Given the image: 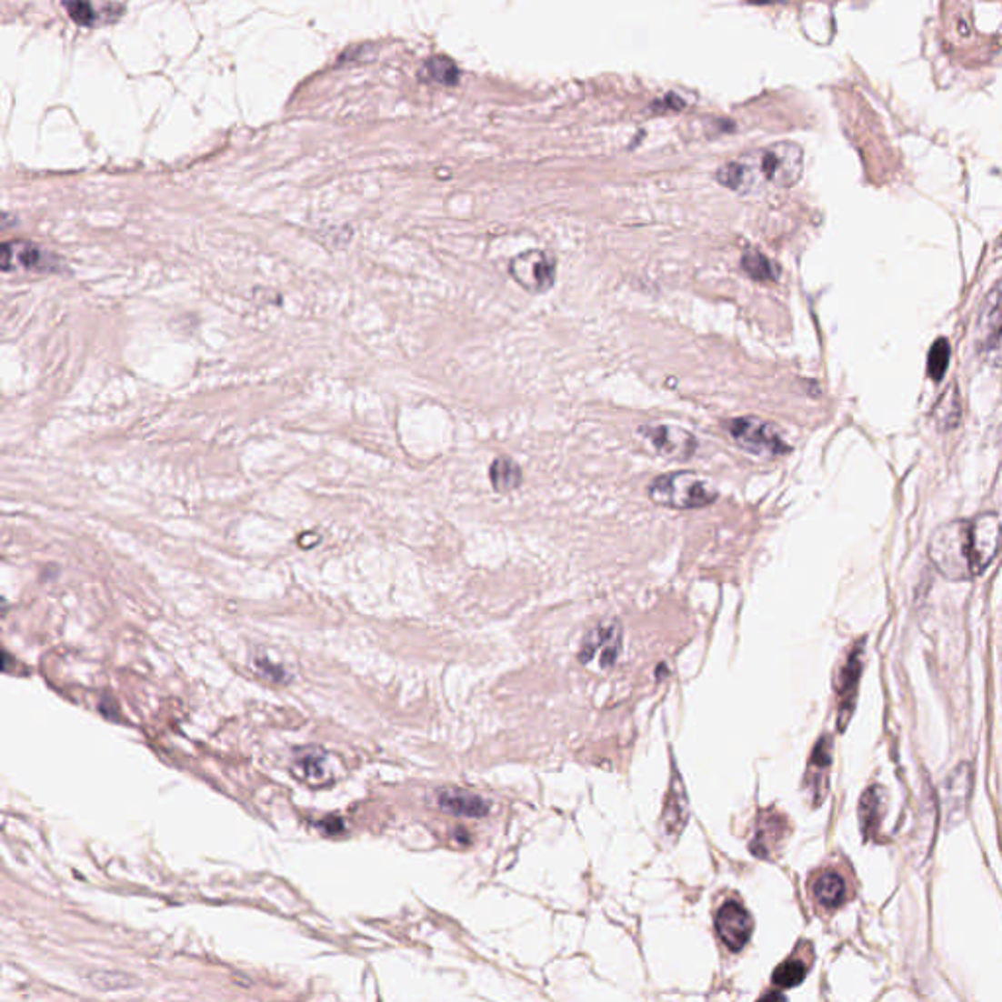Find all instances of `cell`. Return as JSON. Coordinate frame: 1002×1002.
<instances>
[{
	"instance_id": "9",
	"label": "cell",
	"mask_w": 1002,
	"mask_h": 1002,
	"mask_svg": "<svg viewBox=\"0 0 1002 1002\" xmlns=\"http://www.w3.org/2000/svg\"><path fill=\"white\" fill-rule=\"evenodd\" d=\"M715 928L728 949L740 952L752 937L754 920L750 912L738 901H728L718 908L715 917Z\"/></svg>"
},
{
	"instance_id": "25",
	"label": "cell",
	"mask_w": 1002,
	"mask_h": 1002,
	"mask_svg": "<svg viewBox=\"0 0 1002 1002\" xmlns=\"http://www.w3.org/2000/svg\"><path fill=\"white\" fill-rule=\"evenodd\" d=\"M998 247H1000V251H1002V239H1000V245H998Z\"/></svg>"
},
{
	"instance_id": "14",
	"label": "cell",
	"mask_w": 1002,
	"mask_h": 1002,
	"mask_svg": "<svg viewBox=\"0 0 1002 1002\" xmlns=\"http://www.w3.org/2000/svg\"><path fill=\"white\" fill-rule=\"evenodd\" d=\"M439 807L445 813H451L455 817H468V818H484L490 813L492 805L480 795H474L468 791H443L439 795Z\"/></svg>"
},
{
	"instance_id": "20",
	"label": "cell",
	"mask_w": 1002,
	"mask_h": 1002,
	"mask_svg": "<svg viewBox=\"0 0 1002 1002\" xmlns=\"http://www.w3.org/2000/svg\"><path fill=\"white\" fill-rule=\"evenodd\" d=\"M934 416L944 429H952V427L957 426L959 417H961V404H959L957 388H949L944 394L942 400L937 402V406H936Z\"/></svg>"
},
{
	"instance_id": "16",
	"label": "cell",
	"mask_w": 1002,
	"mask_h": 1002,
	"mask_svg": "<svg viewBox=\"0 0 1002 1002\" xmlns=\"http://www.w3.org/2000/svg\"><path fill=\"white\" fill-rule=\"evenodd\" d=\"M817 903L825 908H838L846 898V883L838 873H822L813 883Z\"/></svg>"
},
{
	"instance_id": "17",
	"label": "cell",
	"mask_w": 1002,
	"mask_h": 1002,
	"mask_svg": "<svg viewBox=\"0 0 1002 1002\" xmlns=\"http://www.w3.org/2000/svg\"><path fill=\"white\" fill-rule=\"evenodd\" d=\"M885 799H887V793H885L883 787L876 786V787H869L864 793L862 801H859V818H862V827L866 834L879 828V822L885 811Z\"/></svg>"
},
{
	"instance_id": "6",
	"label": "cell",
	"mask_w": 1002,
	"mask_h": 1002,
	"mask_svg": "<svg viewBox=\"0 0 1002 1002\" xmlns=\"http://www.w3.org/2000/svg\"><path fill=\"white\" fill-rule=\"evenodd\" d=\"M975 343L985 358L1002 363V280L983 300L975 324Z\"/></svg>"
},
{
	"instance_id": "21",
	"label": "cell",
	"mask_w": 1002,
	"mask_h": 1002,
	"mask_svg": "<svg viewBox=\"0 0 1002 1002\" xmlns=\"http://www.w3.org/2000/svg\"><path fill=\"white\" fill-rule=\"evenodd\" d=\"M807 977V966L801 959L789 957L781 963V966L774 971V985L777 988H793Z\"/></svg>"
},
{
	"instance_id": "13",
	"label": "cell",
	"mask_w": 1002,
	"mask_h": 1002,
	"mask_svg": "<svg viewBox=\"0 0 1002 1002\" xmlns=\"http://www.w3.org/2000/svg\"><path fill=\"white\" fill-rule=\"evenodd\" d=\"M687 817H689L687 793L684 787V781L679 779L677 772H674L670 791H667V799L662 813V830L666 837H677V834L684 830Z\"/></svg>"
},
{
	"instance_id": "19",
	"label": "cell",
	"mask_w": 1002,
	"mask_h": 1002,
	"mask_svg": "<svg viewBox=\"0 0 1002 1002\" xmlns=\"http://www.w3.org/2000/svg\"><path fill=\"white\" fill-rule=\"evenodd\" d=\"M740 265H742L744 271L748 273V276L752 280H757V282L776 280L779 276V266L769 261L764 253L756 251V249H748L746 253H744Z\"/></svg>"
},
{
	"instance_id": "10",
	"label": "cell",
	"mask_w": 1002,
	"mask_h": 1002,
	"mask_svg": "<svg viewBox=\"0 0 1002 1002\" xmlns=\"http://www.w3.org/2000/svg\"><path fill=\"white\" fill-rule=\"evenodd\" d=\"M971 538L979 576L991 566L1002 545V521L997 513H981L971 519Z\"/></svg>"
},
{
	"instance_id": "5",
	"label": "cell",
	"mask_w": 1002,
	"mask_h": 1002,
	"mask_svg": "<svg viewBox=\"0 0 1002 1002\" xmlns=\"http://www.w3.org/2000/svg\"><path fill=\"white\" fill-rule=\"evenodd\" d=\"M556 259L546 251H525L509 263V275L529 294H546L556 282Z\"/></svg>"
},
{
	"instance_id": "11",
	"label": "cell",
	"mask_w": 1002,
	"mask_h": 1002,
	"mask_svg": "<svg viewBox=\"0 0 1002 1002\" xmlns=\"http://www.w3.org/2000/svg\"><path fill=\"white\" fill-rule=\"evenodd\" d=\"M862 652H864V648L859 646L850 654V658H847V662L844 664L840 677H838V684H837V691L840 696V706H838V726H840V730L847 725V721H850V715L854 711V703H856V697H857L859 674H862Z\"/></svg>"
},
{
	"instance_id": "22",
	"label": "cell",
	"mask_w": 1002,
	"mask_h": 1002,
	"mask_svg": "<svg viewBox=\"0 0 1002 1002\" xmlns=\"http://www.w3.org/2000/svg\"><path fill=\"white\" fill-rule=\"evenodd\" d=\"M949 356H952V346L946 339H937L928 353V375L932 380L940 382L949 366Z\"/></svg>"
},
{
	"instance_id": "8",
	"label": "cell",
	"mask_w": 1002,
	"mask_h": 1002,
	"mask_svg": "<svg viewBox=\"0 0 1002 1002\" xmlns=\"http://www.w3.org/2000/svg\"><path fill=\"white\" fill-rule=\"evenodd\" d=\"M971 793H973V769L969 764H959L946 776L940 787L942 813L947 827H956L967 817Z\"/></svg>"
},
{
	"instance_id": "4",
	"label": "cell",
	"mask_w": 1002,
	"mask_h": 1002,
	"mask_svg": "<svg viewBox=\"0 0 1002 1002\" xmlns=\"http://www.w3.org/2000/svg\"><path fill=\"white\" fill-rule=\"evenodd\" d=\"M725 427L740 448L756 456L777 458L789 453V445L783 441L779 429L764 419L752 416L736 417L725 423Z\"/></svg>"
},
{
	"instance_id": "2",
	"label": "cell",
	"mask_w": 1002,
	"mask_h": 1002,
	"mask_svg": "<svg viewBox=\"0 0 1002 1002\" xmlns=\"http://www.w3.org/2000/svg\"><path fill=\"white\" fill-rule=\"evenodd\" d=\"M928 556L937 572L952 582H966L977 576L971 521L957 519L942 525L930 538Z\"/></svg>"
},
{
	"instance_id": "23",
	"label": "cell",
	"mask_w": 1002,
	"mask_h": 1002,
	"mask_svg": "<svg viewBox=\"0 0 1002 1002\" xmlns=\"http://www.w3.org/2000/svg\"><path fill=\"white\" fill-rule=\"evenodd\" d=\"M426 73L429 75L431 81L441 85H455L458 79L456 65L451 59H445V57L431 59L426 65Z\"/></svg>"
},
{
	"instance_id": "24",
	"label": "cell",
	"mask_w": 1002,
	"mask_h": 1002,
	"mask_svg": "<svg viewBox=\"0 0 1002 1002\" xmlns=\"http://www.w3.org/2000/svg\"><path fill=\"white\" fill-rule=\"evenodd\" d=\"M65 8L76 24L88 25L95 20V10L88 0H65Z\"/></svg>"
},
{
	"instance_id": "7",
	"label": "cell",
	"mask_w": 1002,
	"mask_h": 1002,
	"mask_svg": "<svg viewBox=\"0 0 1002 1002\" xmlns=\"http://www.w3.org/2000/svg\"><path fill=\"white\" fill-rule=\"evenodd\" d=\"M648 443L654 453L667 460H687L697 451V441L687 429L660 423V426H640L636 431Z\"/></svg>"
},
{
	"instance_id": "18",
	"label": "cell",
	"mask_w": 1002,
	"mask_h": 1002,
	"mask_svg": "<svg viewBox=\"0 0 1002 1002\" xmlns=\"http://www.w3.org/2000/svg\"><path fill=\"white\" fill-rule=\"evenodd\" d=\"M490 480L497 494H509L521 486L523 474L511 458H496L490 468Z\"/></svg>"
},
{
	"instance_id": "15",
	"label": "cell",
	"mask_w": 1002,
	"mask_h": 1002,
	"mask_svg": "<svg viewBox=\"0 0 1002 1002\" xmlns=\"http://www.w3.org/2000/svg\"><path fill=\"white\" fill-rule=\"evenodd\" d=\"M830 748H832V742L828 738H820L818 744L813 750V756H811V762H808V769H807V787L811 789L813 797L817 799V803L822 801V797H825L827 793V779H828V767H830Z\"/></svg>"
},
{
	"instance_id": "3",
	"label": "cell",
	"mask_w": 1002,
	"mask_h": 1002,
	"mask_svg": "<svg viewBox=\"0 0 1002 1002\" xmlns=\"http://www.w3.org/2000/svg\"><path fill=\"white\" fill-rule=\"evenodd\" d=\"M654 504L672 509H703L716 501L715 487L693 472H670L648 486Z\"/></svg>"
},
{
	"instance_id": "12",
	"label": "cell",
	"mask_w": 1002,
	"mask_h": 1002,
	"mask_svg": "<svg viewBox=\"0 0 1002 1002\" xmlns=\"http://www.w3.org/2000/svg\"><path fill=\"white\" fill-rule=\"evenodd\" d=\"M621 648V626L616 623L599 625L594 633L584 642V648L580 652V660L589 662L594 658V654L601 652V666L611 667L615 664L616 652Z\"/></svg>"
},
{
	"instance_id": "1",
	"label": "cell",
	"mask_w": 1002,
	"mask_h": 1002,
	"mask_svg": "<svg viewBox=\"0 0 1002 1002\" xmlns=\"http://www.w3.org/2000/svg\"><path fill=\"white\" fill-rule=\"evenodd\" d=\"M803 175V149L793 141L754 149L718 166L716 181L740 195L791 188Z\"/></svg>"
}]
</instances>
